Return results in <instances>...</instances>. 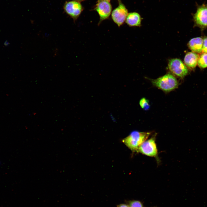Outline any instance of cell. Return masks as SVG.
Returning a JSON list of instances; mask_svg holds the SVG:
<instances>
[{
    "label": "cell",
    "instance_id": "cell-3",
    "mask_svg": "<svg viewBox=\"0 0 207 207\" xmlns=\"http://www.w3.org/2000/svg\"><path fill=\"white\" fill-rule=\"evenodd\" d=\"M137 152L149 156L156 157L158 155V150L155 137L153 136L143 142L139 146Z\"/></svg>",
    "mask_w": 207,
    "mask_h": 207
},
{
    "label": "cell",
    "instance_id": "cell-6",
    "mask_svg": "<svg viewBox=\"0 0 207 207\" xmlns=\"http://www.w3.org/2000/svg\"><path fill=\"white\" fill-rule=\"evenodd\" d=\"M64 9L66 13L75 21L80 14L82 7L78 1H74L66 2Z\"/></svg>",
    "mask_w": 207,
    "mask_h": 207
},
{
    "label": "cell",
    "instance_id": "cell-2",
    "mask_svg": "<svg viewBox=\"0 0 207 207\" xmlns=\"http://www.w3.org/2000/svg\"><path fill=\"white\" fill-rule=\"evenodd\" d=\"M151 81L154 86L166 92H169L176 89L179 85L176 78L170 74H166Z\"/></svg>",
    "mask_w": 207,
    "mask_h": 207
},
{
    "label": "cell",
    "instance_id": "cell-5",
    "mask_svg": "<svg viewBox=\"0 0 207 207\" xmlns=\"http://www.w3.org/2000/svg\"><path fill=\"white\" fill-rule=\"evenodd\" d=\"M128 10L120 1L118 7L112 12V18L114 22L120 27L125 21L128 14Z\"/></svg>",
    "mask_w": 207,
    "mask_h": 207
},
{
    "label": "cell",
    "instance_id": "cell-17",
    "mask_svg": "<svg viewBox=\"0 0 207 207\" xmlns=\"http://www.w3.org/2000/svg\"><path fill=\"white\" fill-rule=\"evenodd\" d=\"M110 0H99V1H109Z\"/></svg>",
    "mask_w": 207,
    "mask_h": 207
},
{
    "label": "cell",
    "instance_id": "cell-14",
    "mask_svg": "<svg viewBox=\"0 0 207 207\" xmlns=\"http://www.w3.org/2000/svg\"><path fill=\"white\" fill-rule=\"evenodd\" d=\"M128 206L129 207H143L141 202L136 200L130 201L129 203Z\"/></svg>",
    "mask_w": 207,
    "mask_h": 207
},
{
    "label": "cell",
    "instance_id": "cell-10",
    "mask_svg": "<svg viewBox=\"0 0 207 207\" xmlns=\"http://www.w3.org/2000/svg\"><path fill=\"white\" fill-rule=\"evenodd\" d=\"M203 44V39L200 37H197L191 39L188 43V46L193 52L200 53L202 52Z\"/></svg>",
    "mask_w": 207,
    "mask_h": 207
},
{
    "label": "cell",
    "instance_id": "cell-9",
    "mask_svg": "<svg viewBox=\"0 0 207 207\" xmlns=\"http://www.w3.org/2000/svg\"><path fill=\"white\" fill-rule=\"evenodd\" d=\"M199 55L193 52L187 53L184 58V62L185 65L190 68H195L198 64L199 58Z\"/></svg>",
    "mask_w": 207,
    "mask_h": 207
},
{
    "label": "cell",
    "instance_id": "cell-1",
    "mask_svg": "<svg viewBox=\"0 0 207 207\" xmlns=\"http://www.w3.org/2000/svg\"><path fill=\"white\" fill-rule=\"evenodd\" d=\"M151 134L150 132L134 131L124 139L122 141L133 152H137L139 146Z\"/></svg>",
    "mask_w": 207,
    "mask_h": 207
},
{
    "label": "cell",
    "instance_id": "cell-12",
    "mask_svg": "<svg viewBox=\"0 0 207 207\" xmlns=\"http://www.w3.org/2000/svg\"><path fill=\"white\" fill-rule=\"evenodd\" d=\"M198 64L200 68H205L207 67V53H203L199 57Z\"/></svg>",
    "mask_w": 207,
    "mask_h": 207
},
{
    "label": "cell",
    "instance_id": "cell-11",
    "mask_svg": "<svg viewBox=\"0 0 207 207\" xmlns=\"http://www.w3.org/2000/svg\"><path fill=\"white\" fill-rule=\"evenodd\" d=\"M126 22L131 26H138L141 25V18L137 13L133 12L128 14L126 19Z\"/></svg>",
    "mask_w": 207,
    "mask_h": 207
},
{
    "label": "cell",
    "instance_id": "cell-4",
    "mask_svg": "<svg viewBox=\"0 0 207 207\" xmlns=\"http://www.w3.org/2000/svg\"><path fill=\"white\" fill-rule=\"evenodd\" d=\"M170 71L176 76L183 78L188 74L187 67L179 59L174 58L170 60L168 63Z\"/></svg>",
    "mask_w": 207,
    "mask_h": 207
},
{
    "label": "cell",
    "instance_id": "cell-15",
    "mask_svg": "<svg viewBox=\"0 0 207 207\" xmlns=\"http://www.w3.org/2000/svg\"><path fill=\"white\" fill-rule=\"evenodd\" d=\"M202 52L207 53V37H205L203 40Z\"/></svg>",
    "mask_w": 207,
    "mask_h": 207
},
{
    "label": "cell",
    "instance_id": "cell-8",
    "mask_svg": "<svg viewBox=\"0 0 207 207\" xmlns=\"http://www.w3.org/2000/svg\"><path fill=\"white\" fill-rule=\"evenodd\" d=\"M193 18L196 24L202 27L207 26V5H203L198 7Z\"/></svg>",
    "mask_w": 207,
    "mask_h": 207
},
{
    "label": "cell",
    "instance_id": "cell-16",
    "mask_svg": "<svg viewBox=\"0 0 207 207\" xmlns=\"http://www.w3.org/2000/svg\"><path fill=\"white\" fill-rule=\"evenodd\" d=\"M117 207H129V206L126 204H121L118 205Z\"/></svg>",
    "mask_w": 207,
    "mask_h": 207
},
{
    "label": "cell",
    "instance_id": "cell-19",
    "mask_svg": "<svg viewBox=\"0 0 207 207\" xmlns=\"http://www.w3.org/2000/svg\"><path fill=\"white\" fill-rule=\"evenodd\" d=\"M1 162H0V165H1Z\"/></svg>",
    "mask_w": 207,
    "mask_h": 207
},
{
    "label": "cell",
    "instance_id": "cell-18",
    "mask_svg": "<svg viewBox=\"0 0 207 207\" xmlns=\"http://www.w3.org/2000/svg\"><path fill=\"white\" fill-rule=\"evenodd\" d=\"M76 0V1H83V0Z\"/></svg>",
    "mask_w": 207,
    "mask_h": 207
},
{
    "label": "cell",
    "instance_id": "cell-7",
    "mask_svg": "<svg viewBox=\"0 0 207 207\" xmlns=\"http://www.w3.org/2000/svg\"><path fill=\"white\" fill-rule=\"evenodd\" d=\"M95 9L100 17L98 25L104 20L108 18L112 11V6L109 1H99L96 5Z\"/></svg>",
    "mask_w": 207,
    "mask_h": 207
},
{
    "label": "cell",
    "instance_id": "cell-13",
    "mask_svg": "<svg viewBox=\"0 0 207 207\" xmlns=\"http://www.w3.org/2000/svg\"><path fill=\"white\" fill-rule=\"evenodd\" d=\"M139 104L141 107L145 110H148L150 108L149 101L144 97L142 98L140 100Z\"/></svg>",
    "mask_w": 207,
    "mask_h": 207
}]
</instances>
